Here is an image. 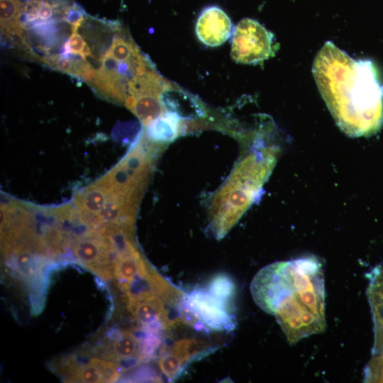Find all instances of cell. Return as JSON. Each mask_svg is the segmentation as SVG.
<instances>
[{
	"label": "cell",
	"mask_w": 383,
	"mask_h": 383,
	"mask_svg": "<svg viewBox=\"0 0 383 383\" xmlns=\"http://www.w3.org/2000/svg\"><path fill=\"white\" fill-rule=\"evenodd\" d=\"M108 51L118 62H128L141 55L136 45L122 35L113 38Z\"/></svg>",
	"instance_id": "12"
},
{
	"label": "cell",
	"mask_w": 383,
	"mask_h": 383,
	"mask_svg": "<svg viewBox=\"0 0 383 383\" xmlns=\"http://www.w3.org/2000/svg\"><path fill=\"white\" fill-rule=\"evenodd\" d=\"M124 105L131 111L145 126L165 113L160 96L155 95L128 96Z\"/></svg>",
	"instance_id": "10"
},
{
	"label": "cell",
	"mask_w": 383,
	"mask_h": 383,
	"mask_svg": "<svg viewBox=\"0 0 383 383\" xmlns=\"http://www.w3.org/2000/svg\"><path fill=\"white\" fill-rule=\"evenodd\" d=\"M363 373L364 382H383V353L373 355Z\"/></svg>",
	"instance_id": "14"
},
{
	"label": "cell",
	"mask_w": 383,
	"mask_h": 383,
	"mask_svg": "<svg viewBox=\"0 0 383 383\" xmlns=\"http://www.w3.org/2000/svg\"><path fill=\"white\" fill-rule=\"evenodd\" d=\"M135 340L128 333L120 335L109 343L103 350L102 356L109 360H120L132 357L136 350Z\"/></svg>",
	"instance_id": "11"
},
{
	"label": "cell",
	"mask_w": 383,
	"mask_h": 383,
	"mask_svg": "<svg viewBox=\"0 0 383 383\" xmlns=\"http://www.w3.org/2000/svg\"><path fill=\"white\" fill-rule=\"evenodd\" d=\"M118 365L109 360L91 358L80 362L71 356L62 361L59 367L64 379L70 382H111L119 375Z\"/></svg>",
	"instance_id": "5"
},
{
	"label": "cell",
	"mask_w": 383,
	"mask_h": 383,
	"mask_svg": "<svg viewBox=\"0 0 383 383\" xmlns=\"http://www.w3.org/2000/svg\"><path fill=\"white\" fill-rule=\"evenodd\" d=\"M1 29L5 34H10L19 30L16 21L23 5L20 0H1Z\"/></svg>",
	"instance_id": "13"
},
{
	"label": "cell",
	"mask_w": 383,
	"mask_h": 383,
	"mask_svg": "<svg viewBox=\"0 0 383 383\" xmlns=\"http://www.w3.org/2000/svg\"><path fill=\"white\" fill-rule=\"evenodd\" d=\"M273 34L259 22L243 18L235 28L231 55L238 63L256 64L275 54Z\"/></svg>",
	"instance_id": "3"
},
{
	"label": "cell",
	"mask_w": 383,
	"mask_h": 383,
	"mask_svg": "<svg viewBox=\"0 0 383 383\" xmlns=\"http://www.w3.org/2000/svg\"><path fill=\"white\" fill-rule=\"evenodd\" d=\"M165 109L177 114L181 118L203 116L204 110L196 98L169 85L160 95Z\"/></svg>",
	"instance_id": "8"
},
{
	"label": "cell",
	"mask_w": 383,
	"mask_h": 383,
	"mask_svg": "<svg viewBox=\"0 0 383 383\" xmlns=\"http://www.w3.org/2000/svg\"><path fill=\"white\" fill-rule=\"evenodd\" d=\"M250 289L255 304L274 316L290 345L326 330L324 271L317 257L268 265L254 276Z\"/></svg>",
	"instance_id": "1"
},
{
	"label": "cell",
	"mask_w": 383,
	"mask_h": 383,
	"mask_svg": "<svg viewBox=\"0 0 383 383\" xmlns=\"http://www.w3.org/2000/svg\"><path fill=\"white\" fill-rule=\"evenodd\" d=\"M312 72L338 126L350 136L370 135L383 123V84L372 61L356 60L327 41Z\"/></svg>",
	"instance_id": "2"
},
{
	"label": "cell",
	"mask_w": 383,
	"mask_h": 383,
	"mask_svg": "<svg viewBox=\"0 0 383 383\" xmlns=\"http://www.w3.org/2000/svg\"><path fill=\"white\" fill-rule=\"evenodd\" d=\"M231 301L215 294L209 289H197L190 293L184 301V306L191 316L213 330L234 328L233 316L231 315Z\"/></svg>",
	"instance_id": "4"
},
{
	"label": "cell",
	"mask_w": 383,
	"mask_h": 383,
	"mask_svg": "<svg viewBox=\"0 0 383 383\" xmlns=\"http://www.w3.org/2000/svg\"><path fill=\"white\" fill-rule=\"evenodd\" d=\"M183 129L181 118L168 111L147 126L145 133L150 141L162 146L177 138Z\"/></svg>",
	"instance_id": "9"
},
{
	"label": "cell",
	"mask_w": 383,
	"mask_h": 383,
	"mask_svg": "<svg viewBox=\"0 0 383 383\" xmlns=\"http://www.w3.org/2000/svg\"><path fill=\"white\" fill-rule=\"evenodd\" d=\"M196 33L204 44L211 47L218 46L232 34L231 19L220 8L209 6L198 18Z\"/></svg>",
	"instance_id": "6"
},
{
	"label": "cell",
	"mask_w": 383,
	"mask_h": 383,
	"mask_svg": "<svg viewBox=\"0 0 383 383\" xmlns=\"http://www.w3.org/2000/svg\"><path fill=\"white\" fill-rule=\"evenodd\" d=\"M367 296L374 324L372 354L383 353V265L373 267L367 274Z\"/></svg>",
	"instance_id": "7"
}]
</instances>
